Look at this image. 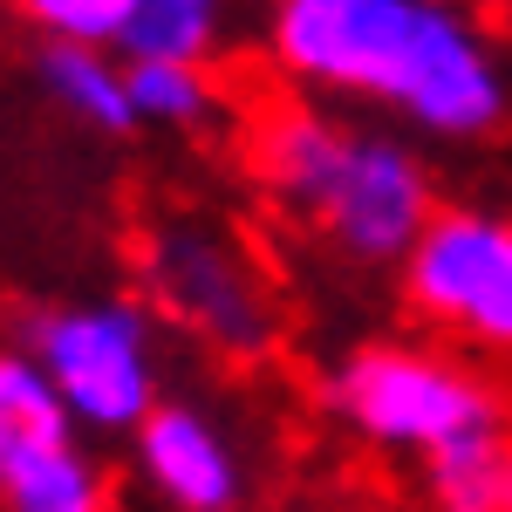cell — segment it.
I'll return each instance as SVG.
<instances>
[{
	"mask_svg": "<svg viewBox=\"0 0 512 512\" xmlns=\"http://www.w3.org/2000/svg\"><path fill=\"white\" fill-rule=\"evenodd\" d=\"M137 280H144V308L171 321L178 335L205 342L212 355L253 362L280 342V301L253 246L198 212H164L137 239Z\"/></svg>",
	"mask_w": 512,
	"mask_h": 512,
	"instance_id": "obj_5",
	"label": "cell"
},
{
	"mask_svg": "<svg viewBox=\"0 0 512 512\" xmlns=\"http://www.w3.org/2000/svg\"><path fill=\"white\" fill-rule=\"evenodd\" d=\"M82 451V431L69 417V403L55 396V383L41 376V362L21 342L0 349V485L41 472L55 458Z\"/></svg>",
	"mask_w": 512,
	"mask_h": 512,
	"instance_id": "obj_8",
	"label": "cell"
},
{
	"mask_svg": "<svg viewBox=\"0 0 512 512\" xmlns=\"http://www.w3.org/2000/svg\"><path fill=\"white\" fill-rule=\"evenodd\" d=\"M233 28V0H137L130 35H123V62H212Z\"/></svg>",
	"mask_w": 512,
	"mask_h": 512,
	"instance_id": "obj_10",
	"label": "cell"
},
{
	"mask_svg": "<svg viewBox=\"0 0 512 512\" xmlns=\"http://www.w3.org/2000/svg\"><path fill=\"white\" fill-rule=\"evenodd\" d=\"M396 274L403 301L451 342L512 355V212L437 205Z\"/></svg>",
	"mask_w": 512,
	"mask_h": 512,
	"instance_id": "obj_6",
	"label": "cell"
},
{
	"mask_svg": "<svg viewBox=\"0 0 512 512\" xmlns=\"http://www.w3.org/2000/svg\"><path fill=\"white\" fill-rule=\"evenodd\" d=\"M14 14L41 41H76V48H123L137 0H14Z\"/></svg>",
	"mask_w": 512,
	"mask_h": 512,
	"instance_id": "obj_14",
	"label": "cell"
},
{
	"mask_svg": "<svg viewBox=\"0 0 512 512\" xmlns=\"http://www.w3.org/2000/svg\"><path fill=\"white\" fill-rule=\"evenodd\" d=\"M123 69H130V110H137V123L198 130L219 110V82L198 62H123Z\"/></svg>",
	"mask_w": 512,
	"mask_h": 512,
	"instance_id": "obj_12",
	"label": "cell"
},
{
	"mask_svg": "<svg viewBox=\"0 0 512 512\" xmlns=\"http://www.w3.org/2000/svg\"><path fill=\"white\" fill-rule=\"evenodd\" d=\"M506 458L512 437H478L424 465V499L431 512H506Z\"/></svg>",
	"mask_w": 512,
	"mask_h": 512,
	"instance_id": "obj_11",
	"label": "cell"
},
{
	"mask_svg": "<svg viewBox=\"0 0 512 512\" xmlns=\"http://www.w3.org/2000/svg\"><path fill=\"white\" fill-rule=\"evenodd\" d=\"M328 410L369 451L431 465L478 437H512V403L458 355L424 342H362L328 369Z\"/></svg>",
	"mask_w": 512,
	"mask_h": 512,
	"instance_id": "obj_3",
	"label": "cell"
},
{
	"mask_svg": "<svg viewBox=\"0 0 512 512\" xmlns=\"http://www.w3.org/2000/svg\"><path fill=\"white\" fill-rule=\"evenodd\" d=\"M246 171L355 267H403L437 212L431 164L410 137L342 123L315 103H280L253 123Z\"/></svg>",
	"mask_w": 512,
	"mask_h": 512,
	"instance_id": "obj_2",
	"label": "cell"
},
{
	"mask_svg": "<svg viewBox=\"0 0 512 512\" xmlns=\"http://www.w3.org/2000/svg\"><path fill=\"white\" fill-rule=\"evenodd\" d=\"M506 512H512V458H506Z\"/></svg>",
	"mask_w": 512,
	"mask_h": 512,
	"instance_id": "obj_15",
	"label": "cell"
},
{
	"mask_svg": "<svg viewBox=\"0 0 512 512\" xmlns=\"http://www.w3.org/2000/svg\"><path fill=\"white\" fill-rule=\"evenodd\" d=\"M137 478L151 485L164 512H239L246 506V458L233 431L192 403V396H164L158 410L130 437Z\"/></svg>",
	"mask_w": 512,
	"mask_h": 512,
	"instance_id": "obj_7",
	"label": "cell"
},
{
	"mask_svg": "<svg viewBox=\"0 0 512 512\" xmlns=\"http://www.w3.org/2000/svg\"><path fill=\"white\" fill-rule=\"evenodd\" d=\"M110 506H117V492H110V472L96 465L89 444L28 478H14V485H0V512H110Z\"/></svg>",
	"mask_w": 512,
	"mask_h": 512,
	"instance_id": "obj_13",
	"label": "cell"
},
{
	"mask_svg": "<svg viewBox=\"0 0 512 512\" xmlns=\"http://www.w3.org/2000/svg\"><path fill=\"white\" fill-rule=\"evenodd\" d=\"M35 82H41V96H48L69 123H82V130H103V137L137 130V110H130V69H123L117 48L41 41L35 48Z\"/></svg>",
	"mask_w": 512,
	"mask_h": 512,
	"instance_id": "obj_9",
	"label": "cell"
},
{
	"mask_svg": "<svg viewBox=\"0 0 512 512\" xmlns=\"http://www.w3.org/2000/svg\"><path fill=\"white\" fill-rule=\"evenodd\" d=\"M21 349L41 362L82 437H137V424L164 403L158 315L144 294L48 301L21 321Z\"/></svg>",
	"mask_w": 512,
	"mask_h": 512,
	"instance_id": "obj_4",
	"label": "cell"
},
{
	"mask_svg": "<svg viewBox=\"0 0 512 512\" xmlns=\"http://www.w3.org/2000/svg\"><path fill=\"white\" fill-rule=\"evenodd\" d=\"M267 62L308 96L383 103L437 144H478L512 123V69L465 0H274Z\"/></svg>",
	"mask_w": 512,
	"mask_h": 512,
	"instance_id": "obj_1",
	"label": "cell"
}]
</instances>
